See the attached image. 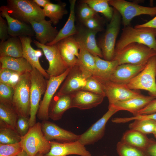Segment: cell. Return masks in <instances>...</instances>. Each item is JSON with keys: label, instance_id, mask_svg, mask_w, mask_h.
<instances>
[{"label": "cell", "instance_id": "1", "mask_svg": "<svg viewBox=\"0 0 156 156\" xmlns=\"http://www.w3.org/2000/svg\"><path fill=\"white\" fill-rule=\"evenodd\" d=\"M156 29L148 27L135 28L129 25L124 27L116 42L115 53L129 44L136 43L143 44L156 50Z\"/></svg>", "mask_w": 156, "mask_h": 156}, {"label": "cell", "instance_id": "2", "mask_svg": "<svg viewBox=\"0 0 156 156\" xmlns=\"http://www.w3.org/2000/svg\"><path fill=\"white\" fill-rule=\"evenodd\" d=\"M6 6L12 17L28 24L45 19L43 9L33 0H8Z\"/></svg>", "mask_w": 156, "mask_h": 156}, {"label": "cell", "instance_id": "3", "mask_svg": "<svg viewBox=\"0 0 156 156\" xmlns=\"http://www.w3.org/2000/svg\"><path fill=\"white\" fill-rule=\"evenodd\" d=\"M155 55L156 50L143 44L133 43L116 52L113 60L116 61L119 65L125 64L141 65L146 64L151 57Z\"/></svg>", "mask_w": 156, "mask_h": 156}, {"label": "cell", "instance_id": "4", "mask_svg": "<svg viewBox=\"0 0 156 156\" xmlns=\"http://www.w3.org/2000/svg\"><path fill=\"white\" fill-rule=\"evenodd\" d=\"M21 142L24 150L29 156H36L38 153L45 155L51 148V141L45 138L42 124L39 122L29 128L27 133L21 137Z\"/></svg>", "mask_w": 156, "mask_h": 156}, {"label": "cell", "instance_id": "5", "mask_svg": "<svg viewBox=\"0 0 156 156\" xmlns=\"http://www.w3.org/2000/svg\"><path fill=\"white\" fill-rule=\"evenodd\" d=\"M30 73L21 75L14 87L12 107L18 117L29 118L30 112Z\"/></svg>", "mask_w": 156, "mask_h": 156}, {"label": "cell", "instance_id": "6", "mask_svg": "<svg viewBox=\"0 0 156 156\" xmlns=\"http://www.w3.org/2000/svg\"><path fill=\"white\" fill-rule=\"evenodd\" d=\"M156 55L148 61L144 68L126 85L129 89L148 91L156 99Z\"/></svg>", "mask_w": 156, "mask_h": 156}, {"label": "cell", "instance_id": "7", "mask_svg": "<svg viewBox=\"0 0 156 156\" xmlns=\"http://www.w3.org/2000/svg\"><path fill=\"white\" fill-rule=\"evenodd\" d=\"M121 20L119 13L114 8L112 17L99 42V47L104 60L111 61L114 59L116 40L120 30Z\"/></svg>", "mask_w": 156, "mask_h": 156}, {"label": "cell", "instance_id": "8", "mask_svg": "<svg viewBox=\"0 0 156 156\" xmlns=\"http://www.w3.org/2000/svg\"><path fill=\"white\" fill-rule=\"evenodd\" d=\"M30 112L29 118L30 127L36 123V116L39 108L42 95L46 91L48 80L37 70L33 68L30 72Z\"/></svg>", "mask_w": 156, "mask_h": 156}, {"label": "cell", "instance_id": "9", "mask_svg": "<svg viewBox=\"0 0 156 156\" xmlns=\"http://www.w3.org/2000/svg\"><path fill=\"white\" fill-rule=\"evenodd\" d=\"M108 2L120 15L124 27L129 25L132 19L136 16L143 14L156 16V6H143L124 0H109Z\"/></svg>", "mask_w": 156, "mask_h": 156}, {"label": "cell", "instance_id": "10", "mask_svg": "<svg viewBox=\"0 0 156 156\" xmlns=\"http://www.w3.org/2000/svg\"><path fill=\"white\" fill-rule=\"evenodd\" d=\"M92 75L78 64L72 67L56 94L58 96L70 95L82 90L87 79Z\"/></svg>", "mask_w": 156, "mask_h": 156}, {"label": "cell", "instance_id": "11", "mask_svg": "<svg viewBox=\"0 0 156 156\" xmlns=\"http://www.w3.org/2000/svg\"><path fill=\"white\" fill-rule=\"evenodd\" d=\"M94 77L102 86L109 104L126 101L141 94L138 91L129 89L126 84H118Z\"/></svg>", "mask_w": 156, "mask_h": 156}, {"label": "cell", "instance_id": "12", "mask_svg": "<svg viewBox=\"0 0 156 156\" xmlns=\"http://www.w3.org/2000/svg\"><path fill=\"white\" fill-rule=\"evenodd\" d=\"M34 43L38 48L41 49L49 63L46 70L51 76H57L64 73L69 67L63 60L56 44L47 45L34 40Z\"/></svg>", "mask_w": 156, "mask_h": 156}, {"label": "cell", "instance_id": "13", "mask_svg": "<svg viewBox=\"0 0 156 156\" xmlns=\"http://www.w3.org/2000/svg\"><path fill=\"white\" fill-rule=\"evenodd\" d=\"M71 67L69 68L64 73L57 76H51L48 80L47 88L42 100L41 101L37 112L38 118L46 120L49 118V106L54 95L62 83L69 73Z\"/></svg>", "mask_w": 156, "mask_h": 156}, {"label": "cell", "instance_id": "14", "mask_svg": "<svg viewBox=\"0 0 156 156\" xmlns=\"http://www.w3.org/2000/svg\"><path fill=\"white\" fill-rule=\"evenodd\" d=\"M118 111L108 109L107 112L86 131L79 135L78 140L86 145L94 144L103 137L106 123L110 118Z\"/></svg>", "mask_w": 156, "mask_h": 156}, {"label": "cell", "instance_id": "15", "mask_svg": "<svg viewBox=\"0 0 156 156\" xmlns=\"http://www.w3.org/2000/svg\"><path fill=\"white\" fill-rule=\"evenodd\" d=\"M51 143L50 151L45 156H67L70 155L92 156L91 153L86 149L85 146L78 140L61 143L51 141Z\"/></svg>", "mask_w": 156, "mask_h": 156}, {"label": "cell", "instance_id": "16", "mask_svg": "<svg viewBox=\"0 0 156 156\" xmlns=\"http://www.w3.org/2000/svg\"><path fill=\"white\" fill-rule=\"evenodd\" d=\"M71 108L85 110L95 107L101 104L105 96L83 90L75 92L70 95Z\"/></svg>", "mask_w": 156, "mask_h": 156}, {"label": "cell", "instance_id": "17", "mask_svg": "<svg viewBox=\"0 0 156 156\" xmlns=\"http://www.w3.org/2000/svg\"><path fill=\"white\" fill-rule=\"evenodd\" d=\"M42 130L46 140H55L62 142L78 140L79 135L63 129L51 122L44 121L42 124Z\"/></svg>", "mask_w": 156, "mask_h": 156}, {"label": "cell", "instance_id": "18", "mask_svg": "<svg viewBox=\"0 0 156 156\" xmlns=\"http://www.w3.org/2000/svg\"><path fill=\"white\" fill-rule=\"evenodd\" d=\"M155 99H156L150 95L145 96L141 94L126 101L109 104L108 108V109H115L118 111H127L135 116L140 111Z\"/></svg>", "mask_w": 156, "mask_h": 156}, {"label": "cell", "instance_id": "19", "mask_svg": "<svg viewBox=\"0 0 156 156\" xmlns=\"http://www.w3.org/2000/svg\"><path fill=\"white\" fill-rule=\"evenodd\" d=\"M22 46L23 57L25 59L33 68L39 71L46 79L48 80L50 76L42 66L39 60L43 54L40 49L35 50L31 45L32 40L29 36H21L18 37Z\"/></svg>", "mask_w": 156, "mask_h": 156}, {"label": "cell", "instance_id": "20", "mask_svg": "<svg viewBox=\"0 0 156 156\" xmlns=\"http://www.w3.org/2000/svg\"><path fill=\"white\" fill-rule=\"evenodd\" d=\"M0 10L1 15L6 19L9 35L11 37H17L21 36H33L35 35L31 26L12 17L9 14L6 6H1Z\"/></svg>", "mask_w": 156, "mask_h": 156}, {"label": "cell", "instance_id": "21", "mask_svg": "<svg viewBox=\"0 0 156 156\" xmlns=\"http://www.w3.org/2000/svg\"><path fill=\"white\" fill-rule=\"evenodd\" d=\"M146 64L136 65L125 64L119 65L109 80L116 83L126 85L144 68Z\"/></svg>", "mask_w": 156, "mask_h": 156}, {"label": "cell", "instance_id": "22", "mask_svg": "<svg viewBox=\"0 0 156 156\" xmlns=\"http://www.w3.org/2000/svg\"><path fill=\"white\" fill-rule=\"evenodd\" d=\"M49 20L45 19L39 22L33 21L31 25L35 33V38L40 43L46 44L52 42L57 35L59 31L52 25Z\"/></svg>", "mask_w": 156, "mask_h": 156}, {"label": "cell", "instance_id": "23", "mask_svg": "<svg viewBox=\"0 0 156 156\" xmlns=\"http://www.w3.org/2000/svg\"><path fill=\"white\" fill-rule=\"evenodd\" d=\"M78 30L75 37L77 40L93 55L103 57L102 51L97 44L95 39L98 32L85 27Z\"/></svg>", "mask_w": 156, "mask_h": 156}, {"label": "cell", "instance_id": "24", "mask_svg": "<svg viewBox=\"0 0 156 156\" xmlns=\"http://www.w3.org/2000/svg\"><path fill=\"white\" fill-rule=\"evenodd\" d=\"M76 0L69 1L70 11L68 18L64 27L59 31L55 39L51 42L47 43V45L55 44L59 41L68 37L76 35L78 30L75 25V7Z\"/></svg>", "mask_w": 156, "mask_h": 156}, {"label": "cell", "instance_id": "25", "mask_svg": "<svg viewBox=\"0 0 156 156\" xmlns=\"http://www.w3.org/2000/svg\"><path fill=\"white\" fill-rule=\"evenodd\" d=\"M71 97L70 95L54 96L49 106V118L53 120L60 119L64 113L71 108Z\"/></svg>", "mask_w": 156, "mask_h": 156}, {"label": "cell", "instance_id": "26", "mask_svg": "<svg viewBox=\"0 0 156 156\" xmlns=\"http://www.w3.org/2000/svg\"><path fill=\"white\" fill-rule=\"evenodd\" d=\"M0 68H7L21 74L30 73L33 68L23 57L15 58L8 56L0 57Z\"/></svg>", "mask_w": 156, "mask_h": 156}, {"label": "cell", "instance_id": "27", "mask_svg": "<svg viewBox=\"0 0 156 156\" xmlns=\"http://www.w3.org/2000/svg\"><path fill=\"white\" fill-rule=\"evenodd\" d=\"M154 140L140 132L130 129L124 133L121 141L144 151Z\"/></svg>", "mask_w": 156, "mask_h": 156}, {"label": "cell", "instance_id": "28", "mask_svg": "<svg viewBox=\"0 0 156 156\" xmlns=\"http://www.w3.org/2000/svg\"><path fill=\"white\" fill-rule=\"evenodd\" d=\"M0 56L15 58L23 57L22 46L19 38L11 37L5 41H1Z\"/></svg>", "mask_w": 156, "mask_h": 156}, {"label": "cell", "instance_id": "29", "mask_svg": "<svg viewBox=\"0 0 156 156\" xmlns=\"http://www.w3.org/2000/svg\"><path fill=\"white\" fill-rule=\"evenodd\" d=\"M96 71L93 76L100 79L109 80L115 70L119 65L116 60L107 61L101 59L98 56H94Z\"/></svg>", "mask_w": 156, "mask_h": 156}, {"label": "cell", "instance_id": "30", "mask_svg": "<svg viewBox=\"0 0 156 156\" xmlns=\"http://www.w3.org/2000/svg\"><path fill=\"white\" fill-rule=\"evenodd\" d=\"M64 3H50L43 8L44 16L50 19L53 25H56L63 17L67 13Z\"/></svg>", "mask_w": 156, "mask_h": 156}, {"label": "cell", "instance_id": "31", "mask_svg": "<svg viewBox=\"0 0 156 156\" xmlns=\"http://www.w3.org/2000/svg\"><path fill=\"white\" fill-rule=\"evenodd\" d=\"M18 116L12 107L0 103V120L1 126L10 128L17 132Z\"/></svg>", "mask_w": 156, "mask_h": 156}, {"label": "cell", "instance_id": "32", "mask_svg": "<svg viewBox=\"0 0 156 156\" xmlns=\"http://www.w3.org/2000/svg\"><path fill=\"white\" fill-rule=\"evenodd\" d=\"M80 47L78 57V64L85 70L94 75L96 71L94 56L79 43Z\"/></svg>", "mask_w": 156, "mask_h": 156}, {"label": "cell", "instance_id": "33", "mask_svg": "<svg viewBox=\"0 0 156 156\" xmlns=\"http://www.w3.org/2000/svg\"><path fill=\"white\" fill-rule=\"evenodd\" d=\"M96 12L102 14L107 19L111 20L113 16L114 8L110 6L109 0H84Z\"/></svg>", "mask_w": 156, "mask_h": 156}, {"label": "cell", "instance_id": "34", "mask_svg": "<svg viewBox=\"0 0 156 156\" xmlns=\"http://www.w3.org/2000/svg\"><path fill=\"white\" fill-rule=\"evenodd\" d=\"M156 126V121L148 119H136L129 126L130 129L146 135L153 133Z\"/></svg>", "mask_w": 156, "mask_h": 156}, {"label": "cell", "instance_id": "35", "mask_svg": "<svg viewBox=\"0 0 156 156\" xmlns=\"http://www.w3.org/2000/svg\"><path fill=\"white\" fill-rule=\"evenodd\" d=\"M1 127L0 130V144H10L21 142V137L16 131L9 127Z\"/></svg>", "mask_w": 156, "mask_h": 156}, {"label": "cell", "instance_id": "36", "mask_svg": "<svg viewBox=\"0 0 156 156\" xmlns=\"http://www.w3.org/2000/svg\"><path fill=\"white\" fill-rule=\"evenodd\" d=\"M116 149L119 156H146L143 151L121 141L117 143Z\"/></svg>", "mask_w": 156, "mask_h": 156}, {"label": "cell", "instance_id": "37", "mask_svg": "<svg viewBox=\"0 0 156 156\" xmlns=\"http://www.w3.org/2000/svg\"><path fill=\"white\" fill-rule=\"evenodd\" d=\"M22 74L7 68L0 69V83L13 88L18 81Z\"/></svg>", "mask_w": 156, "mask_h": 156}, {"label": "cell", "instance_id": "38", "mask_svg": "<svg viewBox=\"0 0 156 156\" xmlns=\"http://www.w3.org/2000/svg\"><path fill=\"white\" fill-rule=\"evenodd\" d=\"M56 44L63 60L69 68L78 64L77 58L68 50L61 42L59 41Z\"/></svg>", "mask_w": 156, "mask_h": 156}, {"label": "cell", "instance_id": "39", "mask_svg": "<svg viewBox=\"0 0 156 156\" xmlns=\"http://www.w3.org/2000/svg\"><path fill=\"white\" fill-rule=\"evenodd\" d=\"M23 150L21 142L10 144H0V156H15Z\"/></svg>", "mask_w": 156, "mask_h": 156}, {"label": "cell", "instance_id": "40", "mask_svg": "<svg viewBox=\"0 0 156 156\" xmlns=\"http://www.w3.org/2000/svg\"><path fill=\"white\" fill-rule=\"evenodd\" d=\"M13 93V88L0 83V103L12 107Z\"/></svg>", "mask_w": 156, "mask_h": 156}, {"label": "cell", "instance_id": "41", "mask_svg": "<svg viewBox=\"0 0 156 156\" xmlns=\"http://www.w3.org/2000/svg\"><path fill=\"white\" fill-rule=\"evenodd\" d=\"M82 90L105 96L100 83L93 76L90 77L87 79L86 85Z\"/></svg>", "mask_w": 156, "mask_h": 156}, {"label": "cell", "instance_id": "42", "mask_svg": "<svg viewBox=\"0 0 156 156\" xmlns=\"http://www.w3.org/2000/svg\"><path fill=\"white\" fill-rule=\"evenodd\" d=\"M60 41L62 42L68 50L78 58L79 55L80 45L75 37L73 36H71Z\"/></svg>", "mask_w": 156, "mask_h": 156}, {"label": "cell", "instance_id": "43", "mask_svg": "<svg viewBox=\"0 0 156 156\" xmlns=\"http://www.w3.org/2000/svg\"><path fill=\"white\" fill-rule=\"evenodd\" d=\"M78 13L79 18L82 22L97 14L88 4L83 1L79 7Z\"/></svg>", "mask_w": 156, "mask_h": 156}, {"label": "cell", "instance_id": "44", "mask_svg": "<svg viewBox=\"0 0 156 156\" xmlns=\"http://www.w3.org/2000/svg\"><path fill=\"white\" fill-rule=\"evenodd\" d=\"M97 14L82 22L86 28L98 32L102 29L100 20Z\"/></svg>", "mask_w": 156, "mask_h": 156}, {"label": "cell", "instance_id": "45", "mask_svg": "<svg viewBox=\"0 0 156 156\" xmlns=\"http://www.w3.org/2000/svg\"><path fill=\"white\" fill-rule=\"evenodd\" d=\"M30 127L29 118L23 117H19L16 122V130L21 136L25 135Z\"/></svg>", "mask_w": 156, "mask_h": 156}, {"label": "cell", "instance_id": "46", "mask_svg": "<svg viewBox=\"0 0 156 156\" xmlns=\"http://www.w3.org/2000/svg\"><path fill=\"white\" fill-rule=\"evenodd\" d=\"M148 119L156 121V112L146 115H138L130 117L118 118L117 119L118 123H124L136 119Z\"/></svg>", "mask_w": 156, "mask_h": 156}, {"label": "cell", "instance_id": "47", "mask_svg": "<svg viewBox=\"0 0 156 156\" xmlns=\"http://www.w3.org/2000/svg\"><path fill=\"white\" fill-rule=\"evenodd\" d=\"M8 26L6 21L0 16V39L1 41H3L9 38Z\"/></svg>", "mask_w": 156, "mask_h": 156}, {"label": "cell", "instance_id": "48", "mask_svg": "<svg viewBox=\"0 0 156 156\" xmlns=\"http://www.w3.org/2000/svg\"><path fill=\"white\" fill-rule=\"evenodd\" d=\"M156 112V99H155L140 111L138 113L137 115H148Z\"/></svg>", "mask_w": 156, "mask_h": 156}, {"label": "cell", "instance_id": "49", "mask_svg": "<svg viewBox=\"0 0 156 156\" xmlns=\"http://www.w3.org/2000/svg\"><path fill=\"white\" fill-rule=\"evenodd\" d=\"M144 151L146 156H156V141L154 140Z\"/></svg>", "mask_w": 156, "mask_h": 156}, {"label": "cell", "instance_id": "50", "mask_svg": "<svg viewBox=\"0 0 156 156\" xmlns=\"http://www.w3.org/2000/svg\"><path fill=\"white\" fill-rule=\"evenodd\" d=\"M134 27H148L156 29V16L147 22L142 24L136 25Z\"/></svg>", "mask_w": 156, "mask_h": 156}, {"label": "cell", "instance_id": "51", "mask_svg": "<svg viewBox=\"0 0 156 156\" xmlns=\"http://www.w3.org/2000/svg\"><path fill=\"white\" fill-rule=\"evenodd\" d=\"M38 6L43 7V8L47 4L51 3L49 0H33Z\"/></svg>", "mask_w": 156, "mask_h": 156}, {"label": "cell", "instance_id": "52", "mask_svg": "<svg viewBox=\"0 0 156 156\" xmlns=\"http://www.w3.org/2000/svg\"><path fill=\"white\" fill-rule=\"evenodd\" d=\"M15 156H29L26 152L24 151H23L21 152Z\"/></svg>", "mask_w": 156, "mask_h": 156}, {"label": "cell", "instance_id": "53", "mask_svg": "<svg viewBox=\"0 0 156 156\" xmlns=\"http://www.w3.org/2000/svg\"><path fill=\"white\" fill-rule=\"evenodd\" d=\"M153 134L154 135V137L156 138V126L155 129V130L153 133Z\"/></svg>", "mask_w": 156, "mask_h": 156}, {"label": "cell", "instance_id": "54", "mask_svg": "<svg viewBox=\"0 0 156 156\" xmlns=\"http://www.w3.org/2000/svg\"><path fill=\"white\" fill-rule=\"evenodd\" d=\"M36 156H45V155H44L43 154L38 153L36 155Z\"/></svg>", "mask_w": 156, "mask_h": 156}, {"label": "cell", "instance_id": "55", "mask_svg": "<svg viewBox=\"0 0 156 156\" xmlns=\"http://www.w3.org/2000/svg\"><path fill=\"white\" fill-rule=\"evenodd\" d=\"M103 156H107L106 155H103Z\"/></svg>", "mask_w": 156, "mask_h": 156}]
</instances>
